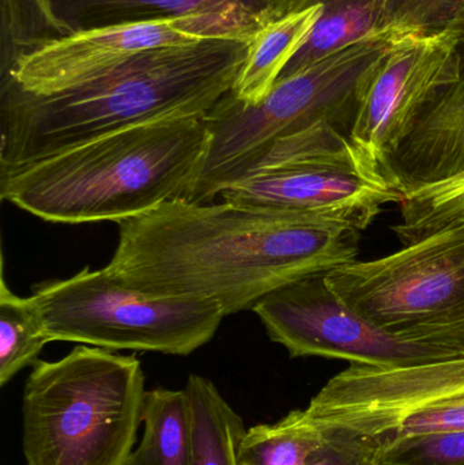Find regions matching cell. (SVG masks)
Returning a JSON list of instances; mask_svg holds the SVG:
<instances>
[{
    "label": "cell",
    "mask_w": 464,
    "mask_h": 465,
    "mask_svg": "<svg viewBox=\"0 0 464 465\" xmlns=\"http://www.w3.org/2000/svg\"><path fill=\"white\" fill-rule=\"evenodd\" d=\"M117 225L109 275L147 294L217 303L225 317L357 260L362 234L321 215L185 199Z\"/></svg>",
    "instance_id": "1"
},
{
    "label": "cell",
    "mask_w": 464,
    "mask_h": 465,
    "mask_svg": "<svg viewBox=\"0 0 464 465\" xmlns=\"http://www.w3.org/2000/svg\"><path fill=\"white\" fill-rule=\"evenodd\" d=\"M250 41L152 49L52 94L0 82V172L150 120L206 114L232 92Z\"/></svg>",
    "instance_id": "2"
},
{
    "label": "cell",
    "mask_w": 464,
    "mask_h": 465,
    "mask_svg": "<svg viewBox=\"0 0 464 465\" xmlns=\"http://www.w3.org/2000/svg\"><path fill=\"white\" fill-rule=\"evenodd\" d=\"M204 116L150 120L0 172V198L63 225L141 217L187 198L209 146Z\"/></svg>",
    "instance_id": "3"
},
{
    "label": "cell",
    "mask_w": 464,
    "mask_h": 465,
    "mask_svg": "<svg viewBox=\"0 0 464 465\" xmlns=\"http://www.w3.org/2000/svg\"><path fill=\"white\" fill-rule=\"evenodd\" d=\"M32 368L22 393L26 464L127 465L147 392L141 361L79 344Z\"/></svg>",
    "instance_id": "4"
},
{
    "label": "cell",
    "mask_w": 464,
    "mask_h": 465,
    "mask_svg": "<svg viewBox=\"0 0 464 465\" xmlns=\"http://www.w3.org/2000/svg\"><path fill=\"white\" fill-rule=\"evenodd\" d=\"M411 35L390 30L278 79L256 105L229 92L209 112L210 141L201 172L185 201L214 203L221 191L244 176L283 136L327 122L350 133L365 90L381 60Z\"/></svg>",
    "instance_id": "5"
},
{
    "label": "cell",
    "mask_w": 464,
    "mask_h": 465,
    "mask_svg": "<svg viewBox=\"0 0 464 465\" xmlns=\"http://www.w3.org/2000/svg\"><path fill=\"white\" fill-rule=\"evenodd\" d=\"M237 206L334 218L364 232L402 191L335 125L283 136L252 169L221 191Z\"/></svg>",
    "instance_id": "6"
},
{
    "label": "cell",
    "mask_w": 464,
    "mask_h": 465,
    "mask_svg": "<svg viewBox=\"0 0 464 465\" xmlns=\"http://www.w3.org/2000/svg\"><path fill=\"white\" fill-rule=\"evenodd\" d=\"M331 292L378 327L464 357V228L324 273Z\"/></svg>",
    "instance_id": "7"
},
{
    "label": "cell",
    "mask_w": 464,
    "mask_h": 465,
    "mask_svg": "<svg viewBox=\"0 0 464 465\" xmlns=\"http://www.w3.org/2000/svg\"><path fill=\"white\" fill-rule=\"evenodd\" d=\"M49 343L71 341L101 349L187 357L214 338L225 314L214 302L160 297L84 267L32 294Z\"/></svg>",
    "instance_id": "8"
},
{
    "label": "cell",
    "mask_w": 464,
    "mask_h": 465,
    "mask_svg": "<svg viewBox=\"0 0 464 465\" xmlns=\"http://www.w3.org/2000/svg\"><path fill=\"white\" fill-rule=\"evenodd\" d=\"M305 411L353 429L381 450L416 437L464 430V357L403 368L354 365Z\"/></svg>",
    "instance_id": "9"
},
{
    "label": "cell",
    "mask_w": 464,
    "mask_h": 465,
    "mask_svg": "<svg viewBox=\"0 0 464 465\" xmlns=\"http://www.w3.org/2000/svg\"><path fill=\"white\" fill-rule=\"evenodd\" d=\"M324 273L291 282L253 306L269 338L285 347L291 358H329L375 368L463 358L373 324L331 292Z\"/></svg>",
    "instance_id": "10"
},
{
    "label": "cell",
    "mask_w": 464,
    "mask_h": 465,
    "mask_svg": "<svg viewBox=\"0 0 464 465\" xmlns=\"http://www.w3.org/2000/svg\"><path fill=\"white\" fill-rule=\"evenodd\" d=\"M255 32L250 19L226 14L100 27L33 49L0 74V82L32 94H52L84 84L142 52L204 40H251Z\"/></svg>",
    "instance_id": "11"
},
{
    "label": "cell",
    "mask_w": 464,
    "mask_h": 465,
    "mask_svg": "<svg viewBox=\"0 0 464 465\" xmlns=\"http://www.w3.org/2000/svg\"><path fill=\"white\" fill-rule=\"evenodd\" d=\"M459 63L454 30L400 41L365 90L349 133L354 146L387 174L392 155L430 104L459 79Z\"/></svg>",
    "instance_id": "12"
},
{
    "label": "cell",
    "mask_w": 464,
    "mask_h": 465,
    "mask_svg": "<svg viewBox=\"0 0 464 465\" xmlns=\"http://www.w3.org/2000/svg\"><path fill=\"white\" fill-rule=\"evenodd\" d=\"M51 40L117 25L173 21L204 14L269 24L307 0H35Z\"/></svg>",
    "instance_id": "13"
},
{
    "label": "cell",
    "mask_w": 464,
    "mask_h": 465,
    "mask_svg": "<svg viewBox=\"0 0 464 465\" xmlns=\"http://www.w3.org/2000/svg\"><path fill=\"white\" fill-rule=\"evenodd\" d=\"M237 465H381V450L353 429L293 410L247 429Z\"/></svg>",
    "instance_id": "14"
},
{
    "label": "cell",
    "mask_w": 464,
    "mask_h": 465,
    "mask_svg": "<svg viewBox=\"0 0 464 465\" xmlns=\"http://www.w3.org/2000/svg\"><path fill=\"white\" fill-rule=\"evenodd\" d=\"M459 57V79L430 104L387 166V174L403 196L464 172V44L460 38Z\"/></svg>",
    "instance_id": "15"
},
{
    "label": "cell",
    "mask_w": 464,
    "mask_h": 465,
    "mask_svg": "<svg viewBox=\"0 0 464 465\" xmlns=\"http://www.w3.org/2000/svg\"><path fill=\"white\" fill-rule=\"evenodd\" d=\"M321 15V5L308 2L264 25L250 41L247 57L232 87L234 98L256 105L267 97Z\"/></svg>",
    "instance_id": "16"
},
{
    "label": "cell",
    "mask_w": 464,
    "mask_h": 465,
    "mask_svg": "<svg viewBox=\"0 0 464 465\" xmlns=\"http://www.w3.org/2000/svg\"><path fill=\"white\" fill-rule=\"evenodd\" d=\"M308 2L321 5V15L278 79L293 75L337 52L394 30L390 18L391 0Z\"/></svg>",
    "instance_id": "17"
},
{
    "label": "cell",
    "mask_w": 464,
    "mask_h": 465,
    "mask_svg": "<svg viewBox=\"0 0 464 465\" xmlns=\"http://www.w3.org/2000/svg\"><path fill=\"white\" fill-rule=\"evenodd\" d=\"M143 436L127 465H193V417L185 390L147 391Z\"/></svg>",
    "instance_id": "18"
},
{
    "label": "cell",
    "mask_w": 464,
    "mask_h": 465,
    "mask_svg": "<svg viewBox=\"0 0 464 465\" xmlns=\"http://www.w3.org/2000/svg\"><path fill=\"white\" fill-rule=\"evenodd\" d=\"M193 417V465H237L242 418L212 380L190 374L184 387Z\"/></svg>",
    "instance_id": "19"
},
{
    "label": "cell",
    "mask_w": 464,
    "mask_h": 465,
    "mask_svg": "<svg viewBox=\"0 0 464 465\" xmlns=\"http://www.w3.org/2000/svg\"><path fill=\"white\" fill-rule=\"evenodd\" d=\"M49 343L43 317L32 295L19 297L8 289L2 267L0 279V387L19 371L35 366Z\"/></svg>",
    "instance_id": "20"
},
{
    "label": "cell",
    "mask_w": 464,
    "mask_h": 465,
    "mask_svg": "<svg viewBox=\"0 0 464 465\" xmlns=\"http://www.w3.org/2000/svg\"><path fill=\"white\" fill-rule=\"evenodd\" d=\"M400 210V223L391 229L402 245L435 232L464 228V172L406 193Z\"/></svg>",
    "instance_id": "21"
},
{
    "label": "cell",
    "mask_w": 464,
    "mask_h": 465,
    "mask_svg": "<svg viewBox=\"0 0 464 465\" xmlns=\"http://www.w3.org/2000/svg\"><path fill=\"white\" fill-rule=\"evenodd\" d=\"M0 74L19 57L51 41L35 0H2Z\"/></svg>",
    "instance_id": "22"
},
{
    "label": "cell",
    "mask_w": 464,
    "mask_h": 465,
    "mask_svg": "<svg viewBox=\"0 0 464 465\" xmlns=\"http://www.w3.org/2000/svg\"><path fill=\"white\" fill-rule=\"evenodd\" d=\"M464 0H391L392 29L413 35H432L454 30L462 15Z\"/></svg>",
    "instance_id": "23"
},
{
    "label": "cell",
    "mask_w": 464,
    "mask_h": 465,
    "mask_svg": "<svg viewBox=\"0 0 464 465\" xmlns=\"http://www.w3.org/2000/svg\"><path fill=\"white\" fill-rule=\"evenodd\" d=\"M454 32L458 33L460 41L464 44V10L462 15H460L459 21H458L457 26H455Z\"/></svg>",
    "instance_id": "24"
}]
</instances>
